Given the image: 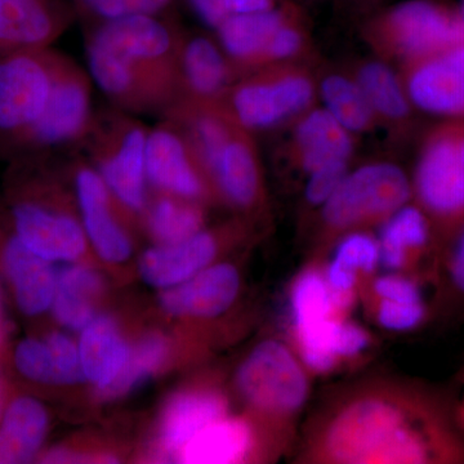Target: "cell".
<instances>
[{
    "instance_id": "23",
    "label": "cell",
    "mask_w": 464,
    "mask_h": 464,
    "mask_svg": "<svg viewBox=\"0 0 464 464\" xmlns=\"http://www.w3.org/2000/svg\"><path fill=\"white\" fill-rule=\"evenodd\" d=\"M253 433L246 420L222 417L198 432L177 459L186 464L237 463L248 456Z\"/></svg>"
},
{
    "instance_id": "13",
    "label": "cell",
    "mask_w": 464,
    "mask_h": 464,
    "mask_svg": "<svg viewBox=\"0 0 464 464\" xmlns=\"http://www.w3.org/2000/svg\"><path fill=\"white\" fill-rule=\"evenodd\" d=\"M240 289L237 268L227 264L208 266L161 295V307L173 316L215 317L234 304Z\"/></svg>"
},
{
    "instance_id": "11",
    "label": "cell",
    "mask_w": 464,
    "mask_h": 464,
    "mask_svg": "<svg viewBox=\"0 0 464 464\" xmlns=\"http://www.w3.org/2000/svg\"><path fill=\"white\" fill-rule=\"evenodd\" d=\"M14 225L21 243L50 262H72L83 255L85 232L72 217L35 203L18 204Z\"/></svg>"
},
{
    "instance_id": "45",
    "label": "cell",
    "mask_w": 464,
    "mask_h": 464,
    "mask_svg": "<svg viewBox=\"0 0 464 464\" xmlns=\"http://www.w3.org/2000/svg\"><path fill=\"white\" fill-rule=\"evenodd\" d=\"M348 7L355 8L357 11L373 12L375 8H380L384 0H342Z\"/></svg>"
},
{
    "instance_id": "29",
    "label": "cell",
    "mask_w": 464,
    "mask_h": 464,
    "mask_svg": "<svg viewBox=\"0 0 464 464\" xmlns=\"http://www.w3.org/2000/svg\"><path fill=\"white\" fill-rule=\"evenodd\" d=\"M53 34V21L41 0H0V45L32 47Z\"/></svg>"
},
{
    "instance_id": "20",
    "label": "cell",
    "mask_w": 464,
    "mask_h": 464,
    "mask_svg": "<svg viewBox=\"0 0 464 464\" xmlns=\"http://www.w3.org/2000/svg\"><path fill=\"white\" fill-rule=\"evenodd\" d=\"M48 426L47 409L38 399L12 400L0 418V464L32 462L41 451Z\"/></svg>"
},
{
    "instance_id": "12",
    "label": "cell",
    "mask_w": 464,
    "mask_h": 464,
    "mask_svg": "<svg viewBox=\"0 0 464 464\" xmlns=\"http://www.w3.org/2000/svg\"><path fill=\"white\" fill-rule=\"evenodd\" d=\"M0 261L14 302L24 315L41 316L51 310L58 277L53 262L26 248L16 235L5 241Z\"/></svg>"
},
{
    "instance_id": "3",
    "label": "cell",
    "mask_w": 464,
    "mask_h": 464,
    "mask_svg": "<svg viewBox=\"0 0 464 464\" xmlns=\"http://www.w3.org/2000/svg\"><path fill=\"white\" fill-rule=\"evenodd\" d=\"M172 45L166 27L149 14L110 20L90 45L92 76L110 96L133 97L143 76L158 74Z\"/></svg>"
},
{
    "instance_id": "6",
    "label": "cell",
    "mask_w": 464,
    "mask_h": 464,
    "mask_svg": "<svg viewBox=\"0 0 464 464\" xmlns=\"http://www.w3.org/2000/svg\"><path fill=\"white\" fill-rule=\"evenodd\" d=\"M237 386L250 405L279 417L297 413L310 389L298 360L285 344L274 340L262 342L244 360Z\"/></svg>"
},
{
    "instance_id": "26",
    "label": "cell",
    "mask_w": 464,
    "mask_h": 464,
    "mask_svg": "<svg viewBox=\"0 0 464 464\" xmlns=\"http://www.w3.org/2000/svg\"><path fill=\"white\" fill-rule=\"evenodd\" d=\"M102 293V279L91 267L82 265L63 268L57 277L52 311L61 325L82 331L96 317L97 302Z\"/></svg>"
},
{
    "instance_id": "4",
    "label": "cell",
    "mask_w": 464,
    "mask_h": 464,
    "mask_svg": "<svg viewBox=\"0 0 464 464\" xmlns=\"http://www.w3.org/2000/svg\"><path fill=\"white\" fill-rule=\"evenodd\" d=\"M373 12L365 26L369 41L406 65L464 42L460 12L433 0H404Z\"/></svg>"
},
{
    "instance_id": "21",
    "label": "cell",
    "mask_w": 464,
    "mask_h": 464,
    "mask_svg": "<svg viewBox=\"0 0 464 464\" xmlns=\"http://www.w3.org/2000/svg\"><path fill=\"white\" fill-rule=\"evenodd\" d=\"M79 342L82 371L100 392L114 383L123 371L130 347L110 316H96L82 329Z\"/></svg>"
},
{
    "instance_id": "19",
    "label": "cell",
    "mask_w": 464,
    "mask_h": 464,
    "mask_svg": "<svg viewBox=\"0 0 464 464\" xmlns=\"http://www.w3.org/2000/svg\"><path fill=\"white\" fill-rule=\"evenodd\" d=\"M353 133L342 127L325 109L311 108L295 125V150L299 164L310 174L329 164L350 161Z\"/></svg>"
},
{
    "instance_id": "30",
    "label": "cell",
    "mask_w": 464,
    "mask_h": 464,
    "mask_svg": "<svg viewBox=\"0 0 464 464\" xmlns=\"http://www.w3.org/2000/svg\"><path fill=\"white\" fill-rule=\"evenodd\" d=\"M324 109L350 133L372 130L377 123L373 110L355 79L331 74L319 85Z\"/></svg>"
},
{
    "instance_id": "43",
    "label": "cell",
    "mask_w": 464,
    "mask_h": 464,
    "mask_svg": "<svg viewBox=\"0 0 464 464\" xmlns=\"http://www.w3.org/2000/svg\"><path fill=\"white\" fill-rule=\"evenodd\" d=\"M448 276L454 295L464 298V226L449 253Z\"/></svg>"
},
{
    "instance_id": "25",
    "label": "cell",
    "mask_w": 464,
    "mask_h": 464,
    "mask_svg": "<svg viewBox=\"0 0 464 464\" xmlns=\"http://www.w3.org/2000/svg\"><path fill=\"white\" fill-rule=\"evenodd\" d=\"M292 8H270L253 14H232L218 26L225 51L239 63H262L266 48Z\"/></svg>"
},
{
    "instance_id": "36",
    "label": "cell",
    "mask_w": 464,
    "mask_h": 464,
    "mask_svg": "<svg viewBox=\"0 0 464 464\" xmlns=\"http://www.w3.org/2000/svg\"><path fill=\"white\" fill-rule=\"evenodd\" d=\"M332 262L357 275L372 273L380 264V246L365 232H351L338 244Z\"/></svg>"
},
{
    "instance_id": "31",
    "label": "cell",
    "mask_w": 464,
    "mask_h": 464,
    "mask_svg": "<svg viewBox=\"0 0 464 464\" xmlns=\"http://www.w3.org/2000/svg\"><path fill=\"white\" fill-rule=\"evenodd\" d=\"M182 65L186 82L204 99L218 96L230 78L224 54L206 38L192 39L186 45Z\"/></svg>"
},
{
    "instance_id": "1",
    "label": "cell",
    "mask_w": 464,
    "mask_h": 464,
    "mask_svg": "<svg viewBox=\"0 0 464 464\" xmlns=\"http://www.w3.org/2000/svg\"><path fill=\"white\" fill-rule=\"evenodd\" d=\"M316 451L331 463H463L464 438L435 396L373 392L333 415Z\"/></svg>"
},
{
    "instance_id": "27",
    "label": "cell",
    "mask_w": 464,
    "mask_h": 464,
    "mask_svg": "<svg viewBox=\"0 0 464 464\" xmlns=\"http://www.w3.org/2000/svg\"><path fill=\"white\" fill-rule=\"evenodd\" d=\"M373 110L377 121L390 127H401L411 119V102L405 85L392 69L382 61H368L353 75Z\"/></svg>"
},
{
    "instance_id": "48",
    "label": "cell",
    "mask_w": 464,
    "mask_h": 464,
    "mask_svg": "<svg viewBox=\"0 0 464 464\" xmlns=\"http://www.w3.org/2000/svg\"><path fill=\"white\" fill-rule=\"evenodd\" d=\"M459 423H460V427H462L463 431H464V401H463L462 408H460V411H459Z\"/></svg>"
},
{
    "instance_id": "10",
    "label": "cell",
    "mask_w": 464,
    "mask_h": 464,
    "mask_svg": "<svg viewBox=\"0 0 464 464\" xmlns=\"http://www.w3.org/2000/svg\"><path fill=\"white\" fill-rule=\"evenodd\" d=\"M53 75L30 56L0 61V128L32 127L50 97Z\"/></svg>"
},
{
    "instance_id": "47",
    "label": "cell",
    "mask_w": 464,
    "mask_h": 464,
    "mask_svg": "<svg viewBox=\"0 0 464 464\" xmlns=\"http://www.w3.org/2000/svg\"><path fill=\"white\" fill-rule=\"evenodd\" d=\"M5 411V387H3L2 374H0V418Z\"/></svg>"
},
{
    "instance_id": "33",
    "label": "cell",
    "mask_w": 464,
    "mask_h": 464,
    "mask_svg": "<svg viewBox=\"0 0 464 464\" xmlns=\"http://www.w3.org/2000/svg\"><path fill=\"white\" fill-rule=\"evenodd\" d=\"M203 215L197 207L173 199L159 200L149 216V227L161 244L188 239L201 231Z\"/></svg>"
},
{
    "instance_id": "49",
    "label": "cell",
    "mask_w": 464,
    "mask_h": 464,
    "mask_svg": "<svg viewBox=\"0 0 464 464\" xmlns=\"http://www.w3.org/2000/svg\"><path fill=\"white\" fill-rule=\"evenodd\" d=\"M463 3H464V0H463Z\"/></svg>"
},
{
    "instance_id": "28",
    "label": "cell",
    "mask_w": 464,
    "mask_h": 464,
    "mask_svg": "<svg viewBox=\"0 0 464 464\" xmlns=\"http://www.w3.org/2000/svg\"><path fill=\"white\" fill-rule=\"evenodd\" d=\"M430 241L431 230L422 209L406 204L384 221L378 241L380 264L390 270H399L411 252L423 249Z\"/></svg>"
},
{
    "instance_id": "8",
    "label": "cell",
    "mask_w": 464,
    "mask_h": 464,
    "mask_svg": "<svg viewBox=\"0 0 464 464\" xmlns=\"http://www.w3.org/2000/svg\"><path fill=\"white\" fill-rule=\"evenodd\" d=\"M290 308L304 364L317 373L331 371L338 359L333 350L338 317L325 276L315 270L299 275L290 292Z\"/></svg>"
},
{
    "instance_id": "14",
    "label": "cell",
    "mask_w": 464,
    "mask_h": 464,
    "mask_svg": "<svg viewBox=\"0 0 464 464\" xmlns=\"http://www.w3.org/2000/svg\"><path fill=\"white\" fill-rule=\"evenodd\" d=\"M76 192L83 216L84 232L100 257L121 264L130 257L132 244L111 212L109 188L101 174L82 169L76 177Z\"/></svg>"
},
{
    "instance_id": "40",
    "label": "cell",
    "mask_w": 464,
    "mask_h": 464,
    "mask_svg": "<svg viewBox=\"0 0 464 464\" xmlns=\"http://www.w3.org/2000/svg\"><path fill=\"white\" fill-rule=\"evenodd\" d=\"M101 16L115 18L150 14L163 8L169 0H84Z\"/></svg>"
},
{
    "instance_id": "37",
    "label": "cell",
    "mask_w": 464,
    "mask_h": 464,
    "mask_svg": "<svg viewBox=\"0 0 464 464\" xmlns=\"http://www.w3.org/2000/svg\"><path fill=\"white\" fill-rule=\"evenodd\" d=\"M304 36L302 32L297 14L290 11L289 16L284 21L282 26L276 30L266 48L262 63H284L290 58L297 56L304 47Z\"/></svg>"
},
{
    "instance_id": "46",
    "label": "cell",
    "mask_w": 464,
    "mask_h": 464,
    "mask_svg": "<svg viewBox=\"0 0 464 464\" xmlns=\"http://www.w3.org/2000/svg\"><path fill=\"white\" fill-rule=\"evenodd\" d=\"M7 322H5V299H3L2 285H0V347L5 341Z\"/></svg>"
},
{
    "instance_id": "32",
    "label": "cell",
    "mask_w": 464,
    "mask_h": 464,
    "mask_svg": "<svg viewBox=\"0 0 464 464\" xmlns=\"http://www.w3.org/2000/svg\"><path fill=\"white\" fill-rule=\"evenodd\" d=\"M167 355L168 343L163 335L157 333L145 335L136 346L130 348L123 371L114 383L110 384L100 395L105 399H116L132 392L163 365Z\"/></svg>"
},
{
    "instance_id": "15",
    "label": "cell",
    "mask_w": 464,
    "mask_h": 464,
    "mask_svg": "<svg viewBox=\"0 0 464 464\" xmlns=\"http://www.w3.org/2000/svg\"><path fill=\"white\" fill-rule=\"evenodd\" d=\"M145 158L148 179L161 190L181 199H195L203 194V181L190 148L179 134L169 130L149 134Z\"/></svg>"
},
{
    "instance_id": "7",
    "label": "cell",
    "mask_w": 464,
    "mask_h": 464,
    "mask_svg": "<svg viewBox=\"0 0 464 464\" xmlns=\"http://www.w3.org/2000/svg\"><path fill=\"white\" fill-rule=\"evenodd\" d=\"M316 92L304 70L279 67L237 88L232 94L234 119L250 130L275 127L313 108Z\"/></svg>"
},
{
    "instance_id": "34",
    "label": "cell",
    "mask_w": 464,
    "mask_h": 464,
    "mask_svg": "<svg viewBox=\"0 0 464 464\" xmlns=\"http://www.w3.org/2000/svg\"><path fill=\"white\" fill-rule=\"evenodd\" d=\"M235 119L216 111H200L191 121L195 148L204 166L210 170L226 143L240 130Z\"/></svg>"
},
{
    "instance_id": "5",
    "label": "cell",
    "mask_w": 464,
    "mask_h": 464,
    "mask_svg": "<svg viewBox=\"0 0 464 464\" xmlns=\"http://www.w3.org/2000/svg\"><path fill=\"white\" fill-rule=\"evenodd\" d=\"M413 194L404 170L377 161L348 172L340 188L323 206V221L331 231L355 230L386 221L406 206Z\"/></svg>"
},
{
    "instance_id": "38",
    "label": "cell",
    "mask_w": 464,
    "mask_h": 464,
    "mask_svg": "<svg viewBox=\"0 0 464 464\" xmlns=\"http://www.w3.org/2000/svg\"><path fill=\"white\" fill-rule=\"evenodd\" d=\"M426 315L424 302H395L382 299L377 319L384 329L405 332L417 328Z\"/></svg>"
},
{
    "instance_id": "42",
    "label": "cell",
    "mask_w": 464,
    "mask_h": 464,
    "mask_svg": "<svg viewBox=\"0 0 464 464\" xmlns=\"http://www.w3.org/2000/svg\"><path fill=\"white\" fill-rule=\"evenodd\" d=\"M369 346L368 333L355 323L338 319L334 333V353L337 357L360 355Z\"/></svg>"
},
{
    "instance_id": "44",
    "label": "cell",
    "mask_w": 464,
    "mask_h": 464,
    "mask_svg": "<svg viewBox=\"0 0 464 464\" xmlns=\"http://www.w3.org/2000/svg\"><path fill=\"white\" fill-rule=\"evenodd\" d=\"M190 2L198 16L207 25L218 29L226 18L230 17L225 5V0H190Z\"/></svg>"
},
{
    "instance_id": "24",
    "label": "cell",
    "mask_w": 464,
    "mask_h": 464,
    "mask_svg": "<svg viewBox=\"0 0 464 464\" xmlns=\"http://www.w3.org/2000/svg\"><path fill=\"white\" fill-rule=\"evenodd\" d=\"M209 173L235 206L248 208L257 201L261 188L257 155L240 130L226 143Z\"/></svg>"
},
{
    "instance_id": "16",
    "label": "cell",
    "mask_w": 464,
    "mask_h": 464,
    "mask_svg": "<svg viewBox=\"0 0 464 464\" xmlns=\"http://www.w3.org/2000/svg\"><path fill=\"white\" fill-rule=\"evenodd\" d=\"M216 255L215 237L199 231L188 239L149 249L140 262V271L150 285L169 289L200 273Z\"/></svg>"
},
{
    "instance_id": "41",
    "label": "cell",
    "mask_w": 464,
    "mask_h": 464,
    "mask_svg": "<svg viewBox=\"0 0 464 464\" xmlns=\"http://www.w3.org/2000/svg\"><path fill=\"white\" fill-rule=\"evenodd\" d=\"M375 295L384 301L423 302L418 284L401 275H383L373 284Z\"/></svg>"
},
{
    "instance_id": "35",
    "label": "cell",
    "mask_w": 464,
    "mask_h": 464,
    "mask_svg": "<svg viewBox=\"0 0 464 464\" xmlns=\"http://www.w3.org/2000/svg\"><path fill=\"white\" fill-rule=\"evenodd\" d=\"M14 366L26 380L42 384H63L56 356L45 338H25L14 348Z\"/></svg>"
},
{
    "instance_id": "22",
    "label": "cell",
    "mask_w": 464,
    "mask_h": 464,
    "mask_svg": "<svg viewBox=\"0 0 464 464\" xmlns=\"http://www.w3.org/2000/svg\"><path fill=\"white\" fill-rule=\"evenodd\" d=\"M146 141L141 128H130L101 168L109 191L132 210L141 209L146 200Z\"/></svg>"
},
{
    "instance_id": "18",
    "label": "cell",
    "mask_w": 464,
    "mask_h": 464,
    "mask_svg": "<svg viewBox=\"0 0 464 464\" xmlns=\"http://www.w3.org/2000/svg\"><path fill=\"white\" fill-rule=\"evenodd\" d=\"M224 396L212 390L186 391L174 396L166 409L160 424L161 450L179 456L182 448L208 424L226 415Z\"/></svg>"
},
{
    "instance_id": "2",
    "label": "cell",
    "mask_w": 464,
    "mask_h": 464,
    "mask_svg": "<svg viewBox=\"0 0 464 464\" xmlns=\"http://www.w3.org/2000/svg\"><path fill=\"white\" fill-rule=\"evenodd\" d=\"M418 207L444 249L464 226V121L449 119L424 140L411 182Z\"/></svg>"
},
{
    "instance_id": "9",
    "label": "cell",
    "mask_w": 464,
    "mask_h": 464,
    "mask_svg": "<svg viewBox=\"0 0 464 464\" xmlns=\"http://www.w3.org/2000/svg\"><path fill=\"white\" fill-rule=\"evenodd\" d=\"M402 83L414 108L464 121V42L409 63Z\"/></svg>"
},
{
    "instance_id": "39",
    "label": "cell",
    "mask_w": 464,
    "mask_h": 464,
    "mask_svg": "<svg viewBox=\"0 0 464 464\" xmlns=\"http://www.w3.org/2000/svg\"><path fill=\"white\" fill-rule=\"evenodd\" d=\"M350 161L329 164L308 174L306 199L313 206H324L325 201L340 188L348 173Z\"/></svg>"
},
{
    "instance_id": "17",
    "label": "cell",
    "mask_w": 464,
    "mask_h": 464,
    "mask_svg": "<svg viewBox=\"0 0 464 464\" xmlns=\"http://www.w3.org/2000/svg\"><path fill=\"white\" fill-rule=\"evenodd\" d=\"M90 116V92L81 75L63 72L53 75L50 97L32 125L39 141L58 143L79 136Z\"/></svg>"
}]
</instances>
